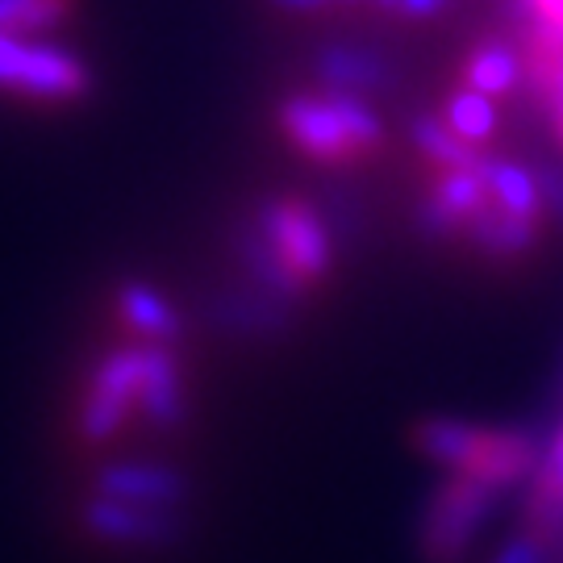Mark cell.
<instances>
[{
	"mask_svg": "<svg viewBox=\"0 0 563 563\" xmlns=\"http://www.w3.org/2000/svg\"><path fill=\"white\" fill-rule=\"evenodd\" d=\"M376 4H384V9H397V4H401V0H376Z\"/></svg>",
	"mask_w": 563,
	"mask_h": 563,
	"instance_id": "10",
	"label": "cell"
},
{
	"mask_svg": "<svg viewBox=\"0 0 563 563\" xmlns=\"http://www.w3.org/2000/svg\"><path fill=\"white\" fill-rule=\"evenodd\" d=\"M530 4H534V18H539V25L563 30V0H530Z\"/></svg>",
	"mask_w": 563,
	"mask_h": 563,
	"instance_id": "7",
	"label": "cell"
},
{
	"mask_svg": "<svg viewBox=\"0 0 563 563\" xmlns=\"http://www.w3.org/2000/svg\"><path fill=\"white\" fill-rule=\"evenodd\" d=\"M397 9H401V13H413V18H426V13L443 9V0H401Z\"/></svg>",
	"mask_w": 563,
	"mask_h": 563,
	"instance_id": "8",
	"label": "cell"
},
{
	"mask_svg": "<svg viewBox=\"0 0 563 563\" xmlns=\"http://www.w3.org/2000/svg\"><path fill=\"white\" fill-rule=\"evenodd\" d=\"M280 125L284 134L318 163H351L363 155L355 139L342 130L330 97H292V101H284Z\"/></svg>",
	"mask_w": 563,
	"mask_h": 563,
	"instance_id": "2",
	"label": "cell"
},
{
	"mask_svg": "<svg viewBox=\"0 0 563 563\" xmlns=\"http://www.w3.org/2000/svg\"><path fill=\"white\" fill-rule=\"evenodd\" d=\"M284 4H297V9H318V4H325V0H284Z\"/></svg>",
	"mask_w": 563,
	"mask_h": 563,
	"instance_id": "9",
	"label": "cell"
},
{
	"mask_svg": "<svg viewBox=\"0 0 563 563\" xmlns=\"http://www.w3.org/2000/svg\"><path fill=\"white\" fill-rule=\"evenodd\" d=\"M518 59L505 51V46H481L472 59H467V80H472V88L476 92H505V88H514V80H518Z\"/></svg>",
	"mask_w": 563,
	"mask_h": 563,
	"instance_id": "4",
	"label": "cell"
},
{
	"mask_svg": "<svg viewBox=\"0 0 563 563\" xmlns=\"http://www.w3.org/2000/svg\"><path fill=\"white\" fill-rule=\"evenodd\" d=\"M267 276L301 292L313 280L325 276V263H330V242L325 230L318 222V213L305 201H280L267 209Z\"/></svg>",
	"mask_w": 563,
	"mask_h": 563,
	"instance_id": "1",
	"label": "cell"
},
{
	"mask_svg": "<svg viewBox=\"0 0 563 563\" xmlns=\"http://www.w3.org/2000/svg\"><path fill=\"white\" fill-rule=\"evenodd\" d=\"M560 139H563V97H560Z\"/></svg>",
	"mask_w": 563,
	"mask_h": 563,
	"instance_id": "11",
	"label": "cell"
},
{
	"mask_svg": "<svg viewBox=\"0 0 563 563\" xmlns=\"http://www.w3.org/2000/svg\"><path fill=\"white\" fill-rule=\"evenodd\" d=\"M330 104H334L342 130L355 139V146H360V151H372V146L380 142V125H376V118H372V113H367L355 97H342V92H334V97H330Z\"/></svg>",
	"mask_w": 563,
	"mask_h": 563,
	"instance_id": "6",
	"label": "cell"
},
{
	"mask_svg": "<svg viewBox=\"0 0 563 563\" xmlns=\"http://www.w3.org/2000/svg\"><path fill=\"white\" fill-rule=\"evenodd\" d=\"M493 125H497V113L484 101V92L472 88V92L451 97V109H446V130L451 134H460L463 142H484L493 134Z\"/></svg>",
	"mask_w": 563,
	"mask_h": 563,
	"instance_id": "5",
	"label": "cell"
},
{
	"mask_svg": "<svg viewBox=\"0 0 563 563\" xmlns=\"http://www.w3.org/2000/svg\"><path fill=\"white\" fill-rule=\"evenodd\" d=\"M484 184H488V197L501 205L505 213L534 218L539 197H534V184H530L522 167H514V163H484Z\"/></svg>",
	"mask_w": 563,
	"mask_h": 563,
	"instance_id": "3",
	"label": "cell"
}]
</instances>
